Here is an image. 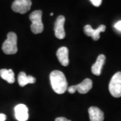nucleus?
<instances>
[{
	"mask_svg": "<svg viewBox=\"0 0 121 121\" xmlns=\"http://www.w3.org/2000/svg\"><path fill=\"white\" fill-rule=\"evenodd\" d=\"M18 83L21 87H24L28 83H34L36 79L31 75H27L25 72L22 71L18 75Z\"/></svg>",
	"mask_w": 121,
	"mask_h": 121,
	"instance_id": "13",
	"label": "nucleus"
},
{
	"mask_svg": "<svg viewBox=\"0 0 121 121\" xmlns=\"http://www.w3.org/2000/svg\"><path fill=\"white\" fill-rule=\"evenodd\" d=\"M105 60H106V56L104 55H99L98 56L95 63L91 67L92 73L99 76L102 73V69L105 63Z\"/></svg>",
	"mask_w": 121,
	"mask_h": 121,
	"instance_id": "12",
	"label": "nucleus"
},
{
	"mask_svg": "<svg viewBox=\"0 0 121 121\" xmlns=\"http://www.w3.org/2000/svg\"><path fill=\"white\" fill-rule=\"evenodd\" d=\"M88 113L91 121H103L104 118V112L98 107L91 106L88 109Z\"/></svg>",
	"mask_w": 121,
	"mask_h": 121,
	"instance_id": "11",
	"label": "nucleus"
},
{
	"mask_svg": "<svg viewBox=\"0 0 121 121\" xmlns=\"http://www.w3.org/2000/svg\"><path fill=\"white\" fill-rule=\"evenodd\" d=\"M6 115L4 114H0V121H5Z\"/></svg>",
	"mask_w": 121,
	"mask_h": 121,
	"instance_id": "18",
	"label": "nucleus"
},
{
	"mask_svg": "<svg viewBox=\"0 0 121 121\" xmlns=\"http://www.w3.org/2000/svg\"><path fill=\"white\" fill-rule=\"evenodd\" d=\"M90 1L95 7H99L102 4V0H90Z\"/></svg>",
	"mask_w": 121,
	"mask_h": 121,
	"instance_id": "15",
	"label": "nucleus"
},
{
	"mask_svg": "<svg viewBox=\"0 0 121 121\" xmlns=\"http://www.w3.org/2000/svg\"><path fill=\"white\" fill-rule=\"evenodd\" d=\"M42 13L41 10H36L30 13L29 16L32 22L30 28L35 35L40 34L43 31L44 26L42 22Z\"/></svg>",
	"mask_w": 121,
	"mask_h": 121,
	"instance_id": "3",
	"label": "nucleus"
},
{
	"mask_svg": "<svg viewBox=\"0 0 121 121\" xmlns=\"http://www.w3.org/2000/svg\"><path fill=\"white\" fill-rule=\"evenodd\" d=\"M83 30L85 34L88 36H91L94 40H98L99 39V34L100 32H104L106 30V26L104 25L100 26L95 30H94L90 25H86L83 28Z\"/></svg>",
	"mask_w": 121,
	"mask_h": 121,
	"instance_id": "9",
	"label": "nucleus"
},
{
	"mask_svg": "<svg viewBox=\"0 0 121 121\" xmlns=\"http://www.w3.org/2000/svg\"><path fill=\"white\" fill-rule=\"evenodd\" d=\"M50 15H51V16H53V13H51Z\"/></svg>",
	"mask_w": 121,
	"mask_h": 121,
	"instance_id": "19",
	"label": "nucleus"
},
{
	"mask_svg": "<svg viewBox=\"0 0 121 121\" xmlns=\"http://www.w3.org/2000/svg\"><path fill=\"white\" fill-rule=\"evenodd\" d=\"M65 18L63 16H59L56 18L55 23V35L57 39H63L65 37V32L64 29V24Z\"/></svg>",
	"mask_w": 121,
	"mask_h": 121,
	"instance_id": "7",
	"label": "nucleus"
},
{
	"mask_svg": "<svg viewBox=\"0 0 121 121\" xmlns=\"http://www.w3.org/2000/svg\"><path fill=\"white\" fill-rule=\"evenodd\" d=\"M55 121H71L67 119L65 117H58L55 119Z\"/></svg>",
	"mask_w": 121,
	"mask_h": 121,
	"instance_id": "17",
	"label": "nucleus"
},
{
	"mask_svg": "<svg viewBox=\"0 0 121 121\" xmlns=\"http://www.w3.org/2000/svg\"><path fill=\"white\" fill-rule=\"evenodd\" d=\"M2 50L6 55H13L17 51V35L13 32H9L7 39L2 45Z\"/></svg>",
	"mask_w": 121,
	"mask_h": 121,
	"instance_id": "2",
	"label": "nucleus"
},
{
	"mask_svg": "<svg viewBox=\"0 0 121 121\" xmlns=\"http://www.w3.org/2000/svg\"><path fill=\"white\" fill-rule=\"evenodd\" d=\"M56 56L59 60L60 63L63 66L69 65V50L65 47H62L56 51Z\"/></svg>",
	"mask_w": 121,
	"mask_h": 121,
	"instance_id": "10",
	"label": "nucleus"
},
{
	"mask_svg": "<svg viewBox=\"0 0 121 121\" xmlns=\"http://www.w3.org/2000/svg\"><path fill=\"white\" fill-rule=\"evenodd\" d=\"M92 81L90 79H85L82 82L77 84L75 86L69 87L67 90L70 94H74L76 91H78L79 93L82 94H85L90 90L92 87Z\"/></svg>",
	"mask_w": 121,
	"mask_h": 121,
	"instance_id": "5",
	"label": "nucleus"
},
{
	"mask_svg": "<svg viewBox=\"0 0 121 121\" xmlns=\"http://www.w3.org/2000/svg\"><path fill=\"white\" fill-rule=\"evenodd\" d=\"M31 0H15L12 5V9L17 13H26L31 8Z\"/></svg>",
	"mask_w": 121,
	"mask_h": 121,
	"instance_id": "6",
	"label": "nucleus"
},
{
	"mask_svg": "<svg viewBox=\"0 0 121 121\" xmlns=\"http://www.w3.org/2000/svg\"><path fill=\"white\" fill-rule=\"evenodd\" d=\"M50 82L52 90L58 94H64L67 90V82L63 72L55 70L50 74Z\"/></svg>",
	"mask_w": 121,
	"mask_h": 121,
	"instance_id": "1",
	"label": "nucleus"
},
{
	"mask_svg": "<svg viewBox=\"0 0 121 121\" xmlns=\"http://www.w3.org/2000/svg\"><path fill=\"white\" fill-rule=\"evenodd\" d=\"M109 91L114 98L121 97V72H117L112 76L109 83Z\"/></svg>",
	"mask_w": 121,
	"mask_h": 121,
	"instance_id": "4",
	"label": "nucleus"
},
{
	"mask_svg": "<svg viewBox=\"0 0 121 121\" xmlns=\"http://www.w3.org/2000/svg\"><path fill=\"white\" fill-rule=\"evenodd\" d=\"M0 77L9 83H13L15 82L14 73L12 69H2L0 70Z\"/></svg>",
	"mask_w": 121,
	"mask_h": 121,
	"instance_id": "14",
	"label": "nucleus"
},
{
	"mask_svg": "<svg viewBox=\"0 0 121 121\" xmlns=\"http://www.w3.org/2000/svg\"><path fill=\"white\" fill-rule=\"evenodd\" d=\"M114 28L117 29V30L121 32V21H118V22H117L115 24H114Z\"/></svg>",
	"mask_w": 121,
	"mask_h": 121,
	"instance_id": "16",
	"label": "nucleus"
},
{
	"mask_svg": "<svg viewBox=\"0 0 121 121\" xmlns=\"http://www.w3.org/2000/svg\"><path fill=\"white\" fill-rule=\"evenodd\" d=\"M15 117L18 121H27L28 119V109L25 104H20L14 108Z\"/></svg>",
	"mask_w": 121,
	"mask_h": 121,
	"instance_id": "8",
	"label": "nucleus"
}]
</instances>
